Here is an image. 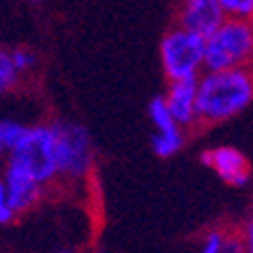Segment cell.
<instances>
[{"mask_svg":"<svg viewBox=\"0 0 253 253\" xmlns=\"http://www.w3.org/2000/svg\"><path fill=\"white\" fill-rule=\"evenodd\" d=\"M198 86H200L198 77L169 82L165 100H168V107L172 112V116L176 119V123L181 128L198 126Z\"/></svg>","mask_w":253,"mask_h":253,"instance_id":"52a82bcc","label":"cell"},{"mask_svg":"<svg viewBox=\"0 0 253 253\" xmlns=\"http://www.w3.org/2000/svg\"><path fill=\"white\" fill-rule=\"evenodd\" d=\"M19 75H21V72L16 70L9 51H2V54H0V86H2V91L12 88V86L16 84Z\"/></svg>","mask_w":253,"mask_h":253,"instance_id":"4fadbf2b","label":"cell"},{"mask_svg":"<svg viewBox=\"0 0 253 253\" xmlns=\"http://www.w3.org/2000/svg\"><path fill=\"white\" fill-rule=\"evenodd\" d=\"M28 128L23 123H16V121H2L0 123V146L5 151H12L23 137H26Z\"/></svg>","mask_w":253,"mask_h":253,"instance_id":"7c38bea8","label":"cell"},{"mask_svg":"<svg viewBox=\"0 0 253 253\" xmlns=\"http://www.w3.org/2000/svg\"><path fill=\"white\" fill-rule=\"evenodd\" d=\"M42 186L35 176H31L26 169L16 168V165H9L7 174H5V181H2V188L7 193L9 205L21 214L26 209H31L33 205H38V200L42 198Z\"/></svg>","mask_w":253,"mask_h":253,"instance_id":"9c48e42d","label":"cell"},{"mask_svg":"<svg viewBox=\"0 0 253 253\" xmlns=\"http://www.w3.org/2000/svg\"><path fill=\"white\" fill-rule=\"evenodd\" d=\"M161 63L169 82L198 77L207 63V38L176 26L161 42Z\"/></svg>","mask_w":253,"mask_h":253,"instance_id":"277c9868","label":"cell"},{"mask_svg":"<svg viewBox=\"0 0 253 253\" xmlns=\"http://www.w3.org/2000/svg\"><path fill=\"white\" fill-rule=\"evenodd\" d=\"M149 114H151V121H154L156 130L163 132V135H169V132H181V126L176 123V119L172 116L168 107V100L165 98H156L151 100L149 105Z\"/></svg>","mask_w":253,"mask_h":253,"instance_id":"30bf717a","label":"cell"},{"mask_svg":"<svg viewBox=\"0 0 253 253\" xmlns=\"http://www.w3.org/2000/svg\"><path fill=\"white\" fill-rule=\"evenodd\" d=\"M9 165L26 169L40 184H51L58 172L54 126H35L28 128L26 137L9 151Z\"/></svg>","mask_w":253,"mask_h":253,"instance_id":"3957f363","label":"cell"},{"mask_svg":"<svg viewBox=\"0 0 253 253\" xmlns=\"http://www.w3.org/2000/svg\"><path fill=\"white\" fill-rule=\"evenodd\" d=\"M16 214H19V211L9 205L7 193H5V188L0 186V223H2V225H9V223L16 218Z\"/></svg>","mask_w":253,"mask_h":253,"instance_id":"2e32d148","label":"cell"},{"mask_svg":"<svg viewBox=\"0 0 253 253\" xmlns=\"http://www.w3.org/2000/svg\"><path fill=\"white\" fill-rule=\"evenodd\" d=\"M244 242H246V249H249V253H253V218L249 221V225H246V237H244Z\"/></svg>","mask_w":253,"mask_h":253,"instance_id":"d6986e66","label":"cell"},{"mask_svg":"<svg viewBox=\"0 0 253 253\" xmlns=\"http://www.w3.org/2000/svg\"><path fill=\"white\" fill-rule=\"evenodd\" d=\"M151 146H154L156 156L169 158V156H174L176 151L184 146V135H181V132H169V135L158 132V135L154 137V142H151Z\"/></svg>","mask_w":253,"mask_h":253,"instance_id":"8fae6325","label":"cell"},{"mask_svg":"<svg viewBox=\"0 0 253 253\" xmlns=\"http://www.w3.org/2000/svg\"><path fill=\"white\" fill-rule=\"evenodd\" d=\"M31 2H40V0H31Z\"/></svg>","mask_w":253,"mask_h":253,"instance_id":"ffe728a7","label":"cell"},{"mask_svg":"<svg viewBox=\"0 0 253 253\" xmlns=\"http://www.w3.org/2000/svg\"><path fill=\"white\" fill-rule=\"evenodd\" d=\"M225 19L228 16L223 12L221 0H181L176 12V23L181 28L200 33L205 38H209Z\"/></svg>","mask_w":253,"mask_h":253,"instance_id":"8992f818","label":"cell"},{"mask_svg":"<svg viewBox=\"0 0 253 253\" xmlns=\"http://www.w3.org/2000/svg\"><path fill=\"white\" fill-rule=\"evenodd\" d=\"M207 70L253 68V19L225 21L207 38Z\"/></svg>","mask_w":253,"mask_h":253,"instance_id":"7a4b0ae2","label":"cell"},{"mask_svg":"<svg viewBox=\"0 0 253 253\" xmlns=\"http://www.w3.org/2000/svg\"><path fill=\"white\" fill-rule=\"evenodd\" d=\"M221 253H249V249H246V242H242L239 237H232L228 242H223Z\"/></svg>","mask_w":253,"mask_h":253,"instance_id":"ac0fdd59","label":"cell"},{"mask_svg":"<svg viewBox=\"0 0 253 253\" xmlns=\"http://www.w3.org/2000/svg\"><path fill=\"white\" fill-rule=\"evenodd\" d=\"M223 242H225V239H223L221 232H211V235L205 239V246H202L200 253H221Z\"/></svg>","mask_w":253,"mask_h":253,"instance_id":"e0dca14e","label":"cell"},{"mask_svg":"<svg viewBox=\"0 0 253 253\" xmlns=\"http://www.w3.org/2000/svg\"><path fill=\"white\" fill-rule=\"evenodd\" d=\"M56 156H58V172L65 179H82L91 168V137L77 123H56Z\"/></svg>","mask_w":253,"mask_h":253,"instance_id":"5b68a950","label":"cell"},{"mask_svg":"<svg viewBox=\"0 0 253 253\" xmlns=\"http://www.w3.org/2000/svg\"><path fill=\"white\" fill-rule=\"evenodd\" d=\"M225 16L235 19H253V0H221Z\"/></svg>","mask_w":253,"mask_h":253,"instance_id":"5bb4252c","label":"cell"},{"mask_svg":"<svg viewBox=\"0 0 253 253\" xmlns=\"http://www.w3.org/2000/svg\"><path fill=\"white\" fill-rule=\"evenodd\" d=\"M253 100V68L207 70L198 86V126H214L239 114Z\"/></svg>","mask_w":253,"mask_h":253,"instance_id":"6da1fadb","label":"cell"},{"mask_svg":"<svg viewBox=\"0 0 253 253\" xmlns=\"http://www.w3.org/2000/svg\"><path fill=\"white\" fill-rule=\"evenodd\" d=\"M202 163L211 168L216 174L221 176L225 184L230 186H244L251 176V165L244 156L232 146H218L211 151L202 154Z\"/></svg>","mask_w":253,"mask_h":253,"instance_id":"ba28073f","label":"cell"},{"mask_svg":"<svg viewBox=\"0 0 253 253\" xmlns=\"http://www.w3.org/2000/svg\"><path fill=\"white\" fill-rule=\"evenodd\" d=\"M63 253H72V251H63Z\"/></svg>","mask_w":253,"mask_h":253,"instance_id":"44dd1931","label":"cell"},{"mask_svg":"<svg viewBox=\"0 0 253 253\" xmlns=\"http://www.w3.org/2000/svg\"><path fill=\"white\" fill-rule=\"evenodd\" d=\"M9 56H12V61H14L16 70L19 72H28V70L35 65V54H33L31 49H26V46H16V49H12L9 51Z\"/></svg>","mask_w":253,"mask_h":253,"instance_id":"9a60e30c","label":"cell"}]
</instances>
